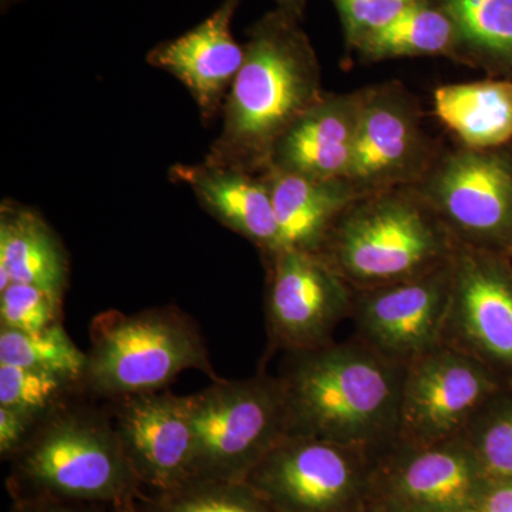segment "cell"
<instances>
[{
	"label": "cell",
	"instance_id": "cell-1",
	"mask_svg": "<svg viewBox=\"0 0 512 512\" xmlns=\"http://www.w3.org/2000/svg\"><path fill=\"white\" fill-rule=\"evenodd\" d=\"M406 365L359 338L291 353L284 373L289 434L379 454L399 436Z\"/></svg>",
	"mask_w": 512,
	"mask_h": 512
},
{
	"label": "cell",
	"instance_id": "cell-2",
	"mask_svg": "<svg viewBox=\"0 0 512 512\" xmlns=\"http://www.w3.org/2000/svg\"><path fill=\"white\" fill-rule=\"evenodd\" d=\"M292 16L279 10L256 23L222 109V130L205 163L262 174L279 138L325 94L318 60Z\"/></svg>",
	"mask_w": 512,
	"mask_h": 512
},
{
	"label": "cell",
	"instance_id": "cell-3",
	"mask_svg": "<svg viewBox=\"0 0 512 512\" xmlns=\"http://www.w3.org/2000/svg\"><path fill=\"white\" fill-rule=\"evenodd\" d=\"M10 461L13 501H80L137 512L143 495L113 417L90 407L64 404Z\"/></svg>",
	"mask_w": 512,
	"mask_h": 512
},
{
	"label": "cell",
	"instance_id": "cell-4",
	"mask_svg": "<svg viewBox=\"0 0 512 512\" xmlns=\"http://www.w3.org/2000/svg\"><path fill=\"white\" fill-rule=\"evenodd\" d=\"M457 247L429 204L379 194L346 208L319 255L353 289H367L447 264Z\"/></svg>",
	"mask_w": 512,
	"mask_h": 512
},
{
	"label": "cell",
	"instance_id": "cell-5",
	"mask_svg": "<svg viewBox=\"0 0 512 512\" xmlns=\"http://www.w3.org/2000/svg\"><path fill=\"white\" fill-rule=\"evenodd\" d=\"M82 392L106 399L161 392L185 370H201L217 382L207 346L195 323L180 309H147L97 316Z\"/></svg>",
	"mask_w": 512,
	"mask_h": 512
},
{
	"label": "cell",
	"instance_id": "cell-6",
	"mask_svg": "<svg viewBox=\"0 0 512 512\" xmlns=\"http://www.w3.org/2000/svg\"><path fill=\"white\" fill-rule=\"evenodd\" d=\"M194 457L190 480L245 483L262 458L289 434L284 384L256 375L217 380L190 396Z\"/></svg>",
	"mask_w": 512,
	"mask_h": 512
},
{
	"label": "cell",
	"instance_id": "cell-7",
	"mask_svg": "<svg viewBox=\"0 0 512 512\" xmlns=\"http://www.w3.org/2000/svg\"><path fill=\"white\" fill-rule=\"evenodd\" d=\"M376 454L288 434L245 483L276 512H353L365 507Z\"/></svg>",
	"mask_w": 512,
	"mask_h": 512
},
{
	"label": "cell",
	"instance_id": "cell-8",
	"mask_svg": "<svg viewBox=\"0 0 512 512\" xmlns=\"http://www.w3.org/2000/svg\"><path fill=\"white\" fill-rule=\"evenodd\" d=\"M504 382L476 357L441 343L406 366L399 436L406 444L460 439Z\"/></svg>",
	"mask_w": 512,
	"mask_h": 512
},
{
	"label": "cell",
	"instance_id": "cell-9",
	"mask_svg": "<svg viewBox=\"0 0 512 512\" xmlns=\"http://www.w3.org/2000/svg\"><path fill=\"white\" fill-rule=\"evenodd\" d=\"M487 481L463 437L393 446L376 454L366 507L376 512H451L474 507Z\"/></svg>",
	"mask_w": 512,
	"mask_h": 512
},
{
	"label": "cell",
	"instance_id": "cell-10",
	"mask_svg": "<svg viewBox=\"0 0 512 512\" xmlns=\"http://www.w3.org/2000/svg\"><path fill=\"white\" fill-rule=\"evenodd\" d=\"M268 256L266 326L289 353L322 348L352 315L353 288L315 252L281 249Z\"/></svg>",
	"mask_w": 512,
	"mask_h": 512
},
{
	"label": "cell",
	"instance_id": "cell-11",
	"mask_svg": "<svg viewBox=\"0 0 512 512\" xmlns=\"http://www.w3.org/2000/svg\"><path fill=\"white\" fill-rule=\"evenodd\" d=\"M453 258L413 278L353 289L356 338L406 366L441 345L453 295Z\"/></svg>",
	"mask_w": 512,
	"mask_h": 512
},
{
	"label": "cell",
	"instance_id": "cell-12",
	"mask_svg": "<svg viewBox=\"0 0 512 512\" xmlns=\"http://www.w3.org/2000/svg\"><path fill=\"white\" fill-rule=\"evenodd\" d=\"M443 343L512 375V276L481 249H456Z\"/></svg>",
	"mask_w": 512,
	"mask_h": 512
},
{
	"label": "cell",
	"instance_id": "cell-13",
	"mask_svg": "<svg viewBox=\"0 0 512 512\" xmlns=\"http://www.w3.org/2000/svg\"><path fill=\"white\" fill-rule=\"evenodd\" d=\"M111 417L143 493H167L190 481L195 444L190 396L121 397Z\"/></svg>",
	"mask_w": 512,
	"mask_h": 512
},
{
	"label": "cell",
	"instance_id": "cell-14",
	"mask_svg": "<svg viewBox=\"0 0 512 512\" xmlns=\"http://www.w3.org/2000/svg\"><path fill=\"white\" fill-rule=\"evenodd\" d=\"M431 208L458 245L480 249L512 228V170L493 154L461 151L434 178Z\"/></svg>",
	"mask_w": 512,
	"mask_h": 512
},
{
	"label": "cell",
	"instance_id": "cell-15",
	"mask_svg": "<svg viewBox=\"0 0 512 512\" xmlns=\"http://www.w3.org/2000/svg\"><path fill=\"white\" fill-rule=\"evenodd\" d=\"M426 160V144L412 103L399 90L363 93L348 178L356 192L410 180ZM360 197V195H359Z\"/></svg>",
	"mask_w": 512,
	"mask_h": 512
},
{
	"label": "cell",
	"instance_id": "cell-16",
	"mask_svg": "<svg viewBox=\"0 0 512 512\" xmlns=\"http://www.w3.org/2000/svg\"><path fill=\"white\" fill-rule=\"evenodd\" d=\"M239 3L241 0H224L200 25L160 43L147 55L151 66L173 74L187 87L205 124L222 113L244 63V46L231 30Z\"/></svg>",
	"mask_w": 512,
	"mask_h": 512
},
{
	"label": "cell",
	"instance_id": "cell-17",
	"mask_svg": "<svg viewBox=\"0 0 512 512\" xmlns=\"http://www.w3.org/2000/svg\"><path fill=\"white\" fill-rule=\"evenodd\" d=\"M362 97L323 96L279 138L268 168L313 180H346Z\"/></svg>",
	"mask_w": 512,
	"mask_h": 512
},
{
	"label": "cell",
	"instance_id": "cell-18",
	"mask_svg": "<svg viewBox=\"0 0 512 512\" xmlns=\"http://www.w3.org/2000/svg\"><path fill=\"white\" fill-rule=\"evenodd\" d=\"M170 177L190 187L202 207L224 227L251 241L265 255L278 251L274 202L262 174L202 161L174 165Z\"/></svg>",
	"mask_w": 512,
	"mask_h": 512
},
{
	"label": "cell",
	"instance_id": "cell-19",
	"mask_svg": "<svg viewBox=\"0 0 512 512\" xmlns=\"http://www.w3.org/2000/svg\"><path fill=\"white\" fill-rule=\"evenodd\" d=\"M271 191L279 248L319 254L330 229L359 194L348 180H313L276 168H266Z\"/></svg>",
	"mask_w": 512,
	"mask_h": 512
},
{
	"label": "cell",
	"instance_id": "cell-20",
	"mask_svg": "<svg viewBox=\"0 0 512 512\" xmlns=\"http://www.w3.org/2000/svg\"><path fill=\"white\" fill-rule=\"evenodd\" d=\"M12 284L37 286L63 298L69 259L56 232L37 212L5 201L0 208V291Z\"/></svg>",
	"mask_w": 512,
	"mask_h": 512
},
{
	"label": "cell",
	"instance_id": "cell-21",
	"mask_svg": "<svg viewBox=\"0 0 512 512\" xmlns=\"http://www.w3.org/2000/svg\"><path fill=\"white\" fill-rule=\"evenodd\" d=\"M437 117L473 150L512 138V83L448 84L434 93Z\"/></svg>",
	"mask_w": 512,
	"mask_h": 512
},
{
	"label": "cell",
	"instance_id": "cell-22",
	"mask_svg": "<svg viewBox=\"0 0 512 512\" xmlns=\"http://www.w3.org/2000/svg\"><path fill=\"white\" fill-rule=\"evenodd\" d=\"M458 33L446 10L417 3L400 13L389 25L356 43L370 60L394 57L441 55L456 45Z\"/></svg>",
	"mask_w": 512,
	"mask_h": 512
},
{
	"label": "cell",
	"instance_id": "cell-23",
	"mask_svg": "<svg viewBox=\"0 0 512 512\" xmlns=\"http://www.w3.org/2000/svg\"><path fill=\"white\" fill-rule=\"evenodd\" d=\"M86 363V353L62 323L36 332L0 328V365L52 373L82 386Z\"/></svg>",
	"mask_w": 512,
	"mask_h": 512
},
{
	"label": "cell",
	"instance_id": "cell-24",
	"mask_svg": "<svg viewBox=\"0 0 512 512\" xmlns=\"http://www.w3.org/2000/svg\"><path fill=\"white\" fill-rule=\"evenodd\" d=\"M138 512H276L247 483L190 480L167 493L141 495Z\"/></svg>",
	"mask_w": 512,
	"mask_h": 512
},
{
	"label": "cell",
	"instance_id": "cell-25",
	"mask_svg": "<svg viewBox=\"0 0 512 512\" xmlns=\"http://www.w3.org/2000/svg\"><path fill=\"white\" fill-rule=\"evenodd\" d=\"M458 39L485 55L512 60V0H444Z\"/></svg>",
	"mask_w": 512,
	"mask_h": 512
},
{
	"label": "cell",
	"instance_id": "cell-26",
	"mask_svg": "<svg viewBox=\"0 0 512 512\" xmlns=\"http://www.w3.org/2000/svg\"><path fill=\"white\" fill-rule=\"evenodd\" d=\"M80 390L79 383L52 373L0 365V407L25 414L39 424Z\"/></svg>",
	"mask_w": 512,
	"mask_h": 512
},
{
	"label": "cell",
	"instance_id": "cell-27",
	"mask_svg": "<svg viewBox=\"0 0 512 512\" xmlns=\"http://www.w3.org/2000/svg\"><path fill=\"white\" fill-rule=\"evenodd\" d=\"M463 439L485 477L512 480V396L503 390L485 404Z\"/></svg>",
	"mask_w": 512,
	"mask_h": 512
},
{
	"label": "cell",
	"instance_id": "cell-28",
	"mask_svg": "<svg viewBox=\"0 0 512 512\" xmlns=\"http://www.w3.org/2000/svg\"><path fill=\"white\" fill-rule=\"evenodd\" d=\"M63 298L33 285L0 291V328L36 332L62 323Z\"/></svg>",
	"mask_w": 512,
	"mask_h": 512
},
{
	"label": "cell",
	"instance_id": "cell-29",
	"mask_svg": "<svg viewBox=\"0 0 512 512\" xmlns=\"http://www.w3.org/2000/svg\"><path fill=\"white\" fill-rule=\"evenodd\" d=\"M423 2L430 0H335L353 43L389 25L410 6Z\"/></svg>",
	"mask_w": 512,
	"mask_h": 512
},
{
	"label": "cell",
	"instance_id": "cell-30",
	"mask_svg": "<svg viewBox=\"0 0 512 512\" xmlns=\"http://www.w3.org/2000/svg\"><path fill=\"white\" fill-rule=\"evenodd\" d=\"M37 426L39 423L25 414L0 407V456L3 460H12L26 446Z\"/></svg>",
	"mask_w": 512,
	"mask_h": 512
},
{
	"label": "cell",
	"instance_id": "cell-31",
	"mask_svg": "<svg viewBox=\"0 0 512 512\" xmlns=\"http://www.w3.org/2000/svg\"><path fill=\"white\" fill-rule=\"evenodd\" d=\"M474 508L478 512H512V480L487 478Z\"/></svg>",
	"mask_w": 512,
	"mask_h": 512
},
{
	"label": "cell",
	"instance_id": "cell-32",
	"mask_svg": "<svg viewBox=\"0 0 512 512\" xmlns=\"http://www.w3.org/2000/svg\"><path fill=\"white\" fill-rule=\"evenodd\" d=\"M9 512H116L104 504L80 503V501L37 500L13 501Z\"/></svg>",
	"mask_w": 512,
	"mask_h": 512
},
{
	"label": "cell",
	"instance_id": "cell-33",
	"mask_svg": "<svg viewBox=\"0 0 512 512\" xmlns=\"http://www.w3.org/2000/svg\"><path fill=\"white\" fill-rule=\"evenodd\" d=\"M276 2L281 6L282 12L292 16V18L298 16L302 12L303 5H305V0H276Z\"/></svg>",
	"mask_w": 512,
	"mask_h": 512
},
{
	"label": "cell",
	"instance_id": "cell-34",
	"mask_svg": "<svg viewBox=\"0 0 512 512\" xmlns=\"http://www.w3.org/2000/svg\"><path fill=\"white\" fill-rule=\"evenodd\" d=\"M19 2V0H2V8H9L10 5H13V3Z\"/></svg>",
	"mask_w": 512,
	"mask_h": 512
},
{
	"label": "cell",
	"instance_id": "cell-35",
	"mask_svg": "<svg viewBox=\"0 0 512 512\" xmlns=\"http://www.w3.org/2000/svg\"><path fill=\"white\" fill-rule=\"evenodd\" d=\"M451 512H478V510H477V508H474V507H467V508H461V510L451 511Z\"/></svg>",
	"mask_w": 512,
	"mask_h": 512
},
{
	"label": "cell",
	"instance_id": "cell-36",
	"mask_svg": "<svg viewBox=\"0 0 512 512\" xmlns=\"http://www.w3.org/2000/svg\"><path fill=\"white\" fill-rule=\"evenodd\" d=\"M353 512H376V511L370 510V508L366 507V505H365V507L359 508V510H356Z\"/></svg>",
	"mask_w": 512,
	"mask_h": 512
},
{
	"label": "cell",
	"instance_id": "cell-37",
	"mask_svg": "<svg viewBox=\"0 0 512 512\" xmlns=\"http://www.w3.org/2000/svg\"><path fill=\"white\" fill-rule=\"evenodd\" d=\"M116 512H120V511H117V510H116ZM137 512H138V511H137Z\"/></svg>",
	"mask_w": 512,
	"mask_h": 512
}]
</instances>
